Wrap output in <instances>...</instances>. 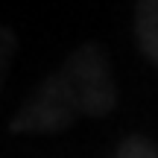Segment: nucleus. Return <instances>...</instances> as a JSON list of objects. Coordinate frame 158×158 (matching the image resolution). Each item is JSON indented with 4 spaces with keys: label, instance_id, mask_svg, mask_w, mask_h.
<instances>
[{
    "label": "nucleus",
    "instance_id": "nucleus-1",
    "mask_svg": "<svg viewBox=\"0 0 158 158\" xmlns=\"http://www.w3.org/2000/svg\"><path fill=\"white\" fill-rule=\"evenodd\" d=\"M62 73L68 76L73 88L82 117H106L117 106V79L111 70L106 47L97 41H82L62 64Z\"/></svg>",
    "mask_w": 158,
    "mask_h": 158
},
{
    "label": "nucleus",
    "instance_id": "nucleus-2",
    "mask_svg": "<svg viewBox=\"0 0 158 158\" xmlns=\"http://www.w3.org/2000/svg\"><path fill=\"white\" fill-rule=\"evenodd\" d=\"M82 117L79 100L62 70L44 76L29 100L15 111L9 129L15 135H56L64 132Z\"/></svg>",
    "mask_w": 158,
    "mask_h": 158
},
{
    "label": "nucleus",
    "instance_id": "nucleus-4",
    "mask_svg": "<svg viewBox=\"0 0 158 158\" xmlns=\"http://www.w3.org/2000/svg\"><path fill=\"white\" fill-rule=\"evenodd\" d=\"M114 158H158V147L143 135H129L120 141Z\"/></svg>",
    "mask_w": 158,
    "mask_h": 158
},
{
    "label": "nucleus",
    "instance_id": "nucleus-3",
    "mask_svg": "<svg viewBox=\"0 0 158 158\" xmlns=\"http://www.w3.org/2000/svg\"><path fill=\"white\" fill-rule=\"evenodd\" d=\"M135 41L141 47L143 59L158 68V0H138L132 15Z\"/></svg>",
    "mask_w": 158,
    "mask_h": 158
}]
</instances>
